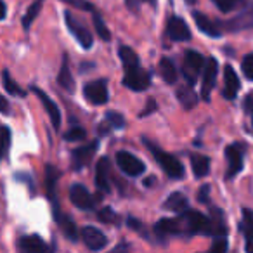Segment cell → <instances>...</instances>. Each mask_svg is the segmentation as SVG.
Listing matches in <instances>:
<instances>
[{
	"label": "cell",
	"mask_w": 253,
	"mask_h": 253,
	"mask_svg": "<svg viewBox=\"0 0 253 253\" xmlns=\"http://www.w3.org/2000/svg\"><path fill=\"white\" fill-rule=\"evenodd\" d=\"M118 56L122 59L123 71H125L122 84L134 92L148 90L151 87V73L146 68H142L137 52L128 45H120Z\"/></svg>",
	"instance_id": "obj_1"
},
{
	"label": "cell",
	"mask_w": 253,
	"mask_h": 253,
	"mask_svg": "<svg viewBox=\"0 0 253 253\" xmlns=\"http://www.w3.org/2000/svg\"><path fill=\"white\" fill-rule=\"evenodd\" d=\"M142 142H144V146L149 149V153L153 155V158H155L156 163L162 167V170L165 172V175L169 177V179H173V180L184 179L186 172H184V165H182L180 160H177L173 155H170V153H167L165 149H162L160 146H156L155 142L149 141L148 137H142Z\"/></svg>",
	"instance_id": "obj_2"
},
{
	"label": "cell",
	"mask_w": 253,
	"mask_h": 253,
	"mask_svg": "<svg viewBox=\"0 0 253 253\" xmlns=\"http://www.w3.org/2000/svg\"><path fill=\"white\" fill-rule=\"evenodd\" d=\"M184 217V222H186V229H187V238L194 234H201V236H211L215 238L217 236V229H215V224L211 220L210 215H203L198 210H186L184 213H180Z\"/></svg>",
	"instance_id": "obj_3"
},
{
	"label": "cell",
	"mask_w": 253,
	"mask_h": 253,
	"mask_svg": "<svg viewBox=\"0 0 253 253\" xmlns=\"http://www.w3.org/2000/svg\"><path fill=\"white\" fill-rule=\"evenodd\" d=\"M68 194H70V201L78 208V210H94V208L102 201V194L104 193L99 191L97 194H92L84 184L75 182V184H71Z\"/></svg>",
	"instance_id": "obj_4"
},
{
	"label": "cell",
	"mask_w": 253,
	"mask_h": 253,
	"mask_svg": "<svg viewBox=\"0 0 253 253\" xmlns=\"http://www.w3.org/2000/svg\"><path fill=\"white\" fill-rule=\"evenodd\" d=\"M64 23H66L68 32L75 37V40L80 43L82 49H85V50L92 49V45H94V37H92V33L88 32L87 26H85L73 12L64 11Z\"/></svg>",
	"instance_id": "obj_5"
},
{
	"label": "cell",
	"mask_w": 253,
	"mask_h": 253,
	"mask_svg": "<svg viewBox=\"0 0 253 253\" xmlns=\"http://www.w3.org/2000/svg\"><path fill=\"white\" fill-rule=\"evenodd\" d=\"M205 59L203 54L196 52V50H186L184 52V61H182V77L186 78V82L189 85H194L200 78L201 71L205 70Z\"/></svg>",
	"instance_id": "obj_6"
},
{
	"label": "cell",
	"mask_w": 253,
	"mask_h": 253,
	"mask_svg": "<svg viewBox=\"0 0 253 253\" xmlns=\"http://www.w3.org/2000/svg\"><path fill=\"white\" fill-rule=\"evenodd\" d=\"M61 179V172L56 169L54 165L47 163L45 165V177H43V184H45V194H47V200H49L50 207H52V215H54V220L59 217L63 211H61L59 207V200H57V182Z\"/></svg>",
	"instance_id": "obj_7"
},
{
	"label": "cell",
	"mask_w": 253,
	"mask_h": 253,
	"mask_svg": "<svg viewBox=\"0 0 253 253\" xmlns=\"http://www.w3.org/2000/svg\"><path fill=\"white\" fill-rule=\"evenodd\" d=\"M153 232H155L158 238H169V236H182L187 238V229H186V222L184 217H165L160 218L155 225H153Z\"/></svg>",
	"instance_id": "obj_8"
},
{
	"label": "cell",
	"mask_w": 253,
	"mask_h": 253,
	"mask_svg": "<svg viewBox=\"0 0 253 253\" xmlns=\"http://www.w3.org/2000/svg\"><path fill=\"white\" fill-rule=\"evenodd\" d=\"M245 146L241 142H234V144L225 146V160H227V172H225V179L231 180L238 175L243 170V156H245Z\"/></svg>",
	"instance_id": "obj_9"
},
{
	"label": "cell",
	"mask_w": 253,
	"mask_h": 253,
	"mask_svg": "<svg viewBox=\"0 0 253 253\" xmlns=\"http://www.w3.org/2000/svg\"><path fill=\"white\" fill-rule=\"evenodd\" d=\"M84 95L90 104L102 106L109 101L108 80L106 78H97V80L87 82L84 85Z\"/></svg>",
	"instance_id": "obj_10"
},
{
	"label": "cell",
	"mask_w": 253,
	"mask_h": 253,
	"mask_svg": "<svg viewBox=\"0 0 253 253\" xmlns=\"http://www.w3.org/2000/svg\"><path fill=\"white\" fill-rule=\"evenodd\" d=\"M116 165H118V169L128 177H139L146 172L144 162H141V160L135 155H132L130 151L116 153Z\"/></svg>",
	"instance_id": "obj_11"
},
{
	"label": "cell",
	"mask_w": 253,
	"mask_h": 253,
	"mask_svg": "<svg viewBox=\"0 0 253 253\" xmlns=\"http://www.w3.org/2000/svg\"><path fill=\"white\" fill-rule=\"evenodd\" d=\"M165 35L169 37V40H172V42H189L191 37H193L187 23L177 14H172L167 19Z\"/></svg>",
	"instance_id": "obj_12"
},
{
	"label": "cell",
	"mask_w": 253,
	"mask_h": 253,
	"mask_svg": "<svg viewBox=\"0 0 253 253\" xmlns=\"http://www.w3.org/2000/svg\"><path fill=\"white\" fill-rule=\"evenodd\" d=\"M97 149H99V141H92V142H88V144L80 146V148H75L73 151H71V170L82 172V170L92 162V158L95 156Z\"/></svg>",
	"instance_id": "obj_13"
},
{
	"label": "cell",
	"mask_w": 253,
	"mask_h": 253,
	"mask_svg": "<svg viewBox=\"0 0 253 253\" xmlns=\"http://www.w3.org/2000/svg\"><path fill=\"white\" fill-rule=\"evenodd\" d=\"M80 239L84 241V245L92 252H101L108 246L109 239L101 229L94 227V225H84L80 231Z\"/></svg>",
	"instance_id": "obj_14"
},
{
	"label": "cell",
	"mask_w": 253,
	"mask_h": 253,
	"mask_svg": "<svg viewBox=\"0 0 253 253\" xmlns=\"http://www.w3.org/2000/svg\"><path fill=\"white\" fill-rule=\"evenodd\" d=\"M217 75H218L217 59L215 57H208L203 70V80H201V97H203L205 102H210L211 90H213L215 84H217Z\"/></svg>",
	"instance_id": "obj_15"
},
{
	"label": "cell",
	"mask_w": 253,
	"mask_h": 253,
	"mask_svg": "<svg viewBox=\"0 0 253 253\" xmlns=\"http://www.w3.org/2000/svg\"><path fill=\"white\" fill-rule=\"evenodd\" d=\"M32 92L37 95V97H39V101L42 102L43 109H45L47 116H49L50 123H52V128H54V130H59V126H61V109H59V106L56 104V101H52V99H50L43 90H40L37 85H32Z\"/></svg>",
	"instance_id": "obj_16"
},
{
	"label": "cell",
	"mask_w": 253,
	"mask_h": 253,
	"mask_svg": "<svg viewBox=\"0 0 253 253\" xmlns=\"http://www.w3.org/2000/svg\"><path fill=\"white\" fill-rule=\"evenodd\" d=\"M239 88H241V82H239L238 73L234 71V68L231 64H225L224 66V88H222V95L227 101H234L239 94Z\"/></svg>",
	"instance_id": "obj_17"
},
{
	"label": "cell",
	"mask_w": 253,
	"mask_h": 253,
	"mask_svg": "<svg viewBox=\"0 0 253 253\" xmlns=\"http://www.w3.org/2000/svg\"><path fill=\"white\" fill-rule=\"evenodd\" d=\"M16 248L23 253H45L50 250V246L39 234H30V236H21L16 241Z\"/></svg>",
	"instance_id": "obj_18"
},
{
	"label": "cell",
	"mask_w": 253,
	"mask_h": 253,
	"mask_svg": "<svg viewBox=\"0 0 253 253\" xmlns=\"http://www.w3.org/2000/svg\"><path fill=\"white\" fill-rule=\"evenodd\" d=\"M193 18H194V23H196L198 30H200L203 35L210 37V39H220L222 37V26H218L215 21H211L207 14H203V12H200V11H194Z\"/></svg>",
	"instance_id": "obj_19"
},
{
	"label": "cell",
	"mask_w": 253,
	"mask_h": 253,
	"mask_svg": "<svg viewBox=\"0 0 253 253\" xmlns=\"http://www.w3.org/2000/svg\"><path fill=\"white\" fill-rule=\"evenodd\" d=\"M95 187L97 191H102L104 194L111 193V184H109V158L102 156L97 160L95 165Z\"/></svg>",
	"instance_id": "obj_20"
},
{
	"label": "cell",
	"mask_w": 253,
	"mask_h": 253,
	"mask_svg": "<svg viewBox=\"0 0 253 253\" xmlns=\"http://www.w3.org/2000/svg\"><path fill=\"white\" fill-rule=\"evenodd\" d=\"M224 28H227L229 32H243V30H253V2L250 7H246L241 14H238L236 18L229 19L224 23Z\"/></svg>",
	"instance_id": "obj_21"
},
{
	"label": "cell",
	"mask_w": 253,
	"mask_h": 253,
	"mask_svg": "<svg viewBox=\"0 0 253 253\" xmlns=\"http://www.w3.org/2000/svg\"><path fill=\"white\" fill-rule=\"evenodd\" d=\"M163 208L170 211H175L177 215H180L186 210H189V200H187V196L184 193L175 191V193H172L167 198V201L163 203Z\"/></svg>",
	"instance_id": "obj_22"
},
{
	"label": "cell",
	"mask_w": 253,
	"mask_h": 253,
	"mask_svg": "<svg viewBox=\"0 0 253 253\" xmlns=\"http://www.w3.org/2000/svg\"><path fill=\"white\" fill-rule=\"evenodd\" d=\"M56 222H57V225H59L63 236L68 239V241H71V243H77L78 241V238H80V232H78L77 224H75V220L70 217V215L61 213L59 217L56 218Z\"/></svg>",
	"instance_id": "obj_23"
},
{
	"label": "cell",
	"mask_w": 253,
	"mask_h": 253,
	"mask_svg": "<svg viewBox=\"0 0 253 253\" xmlns=\"http://www.w3.org/2000/svg\"><path fill=\"white\" fill-rule=\"evenodd\" d=\"M191 160V169H193V175L196 179H203L210 173V167H211V160L205 155H200V153H194V155L189 156Z\"/></svg>",
	"instance_id": "obj_24"
},
{
	"label": "cell",
	"mask_w": 253,
	"mask_h": 253,
	"mask_svg": "<svg viewBox=\"0 0 253 253\" xmlns=\"http://www.w3.org/2000/svg\"><path fill=\"white\" fill-rule=\"evenodd\" d=\"M158 73H160V77L163 78V82H167L169 85L177 84V80H179V71H177V66L173 64L172 59H169V57H162V59H160Z\"/></svg>",
	"instance_id": "obj_25"
},
{
	"label": "cell",
	"mask_w": 253,
	"mask_h": 253,
	"mask_svg": "<svg viewBox=\"0 0 253 253\" xmlns=\"http://www.w3.org/2000/svg\"><path fill=\"white\" fill-rule=\"evenodd\" d=\"M57 84H59V87H63L64 90L75 92V80H73V75H71V70H70V59H68L66 54L63 56L61 70H59V73H57Z\"/></svg>",
	"instance_id": "obj_26"
},
{
	"label": "cell",
	"mask_w": 253,
	"mask_h": 253,
	"mask_svg": "<svg viewBox=\"0 0 253 253\" xmlns=\"http://www.w3.org/2000/svg\"><path fill=\"white\" fill-rule=\"evenodd\" d=\"M175 95L184 109H193L194 106L198 104V95H196V92H194L193 85H189V84L177 88Z\"/></svg>",
	"instance_id": "obj_27"
},
{
	"label": "cell",
	"mask_w": 253,
	"mask_h": 253,
	"mask_svg": "<svg viewBox=\"0 0 253 253\" xmlns=\"http://www.w3.org/2000/svg\"><path fill=\"white\" fill-rule=\"evenodd\" d=\"M243 217L239 222V232L245 236L246 243L253 241V210L250 208H243Z\"/></svg>",
	"instance_id": "obj_28"
},
{
	"label": "cell",
	"mask_w": 253,
	"mask_h": 253,
	"mask_svg": "<svg viewBox=\"0 0 253 253\" xmlns=\"http://www.w3.org/2000/svg\"><path fill=\"white\" fill-rule=\"evenodd\" d=\"M2 85H4L5 92H9L11 95H18V97H26V94H28V92H26L25 88H23L21 85L18 84V82L12 80L11 73H9L7 68H5V70L2 71Z\"/></svg>",
	"instance_id": "obj_29"
},
{
	"label": "cell",
	"mask_w": 253,
	"mask_h": 253,
	"mask_svg": "<svg viewBox=\"0 0 253 253\" xmlns=\"http://www.w3.org/2000/svg\"><path fill=\"white\" fill-rule=\"evenodd\" d=\"M90 14H92V23H94V26H95V32H97V37L102 42H109V40H111V32H109L108 26L102 21L101 12H99L97 9H94V11H90Z\"/></svg>",
	"instance_id": "obj_30"
},
{
	"label": "cell",
	"mask_w": 253,
	"mask_h": 253,
	"mask_svg": "<svg viewBox=\"0 0 253 253\" xmlns=\"http://www.w3.org/2000/svg\"><path fill=\"white\" fill-rule=\"evenodd\" d=\"M42 2L43 0H35V2L28 7V11L25 12V18H23V30H25V32H28V30L32 28L33 21L39 18L40 9H42Z\"/></svg>",
	"instance_id": "obj_31"
},
{
	"label": "cell",
	"mask_w": 253,
	"mask_h": 253,
	"mask_svg": "<svg viewBox=\"0 0 253 253\" xmlns=\"http://www.w3.org/2000/svg\"><path fill=\"white\" fill-rule=\"evenodd\" d=\"M97 220L102 222V224H109V225L122 224V217H120L111 207H104V208H101V210H97Z\"/></svg>",
	"instance_id": "obj_32"
},
{
	"label": "cell",
	"mask_w": 253,
	"mask_h": 253,
	"mask_svg": "<svg viewBox=\"0 0 253 253\" xmlns=\"http://www.w3.org/2000/svg\"><path fill=\"white\" fill-rule=\"evenodd\" d=\"M125 225L128 229H132V231H135L139 234L141 232L142 234V238L146 239V241H151L153 243V239H151V236L146 232V229H144V222L142 220H139V218H135V217H132V215H128V217L125 218Z\"/></svg>",
	"instance_id": "obj_33"
},
{
	"label": "cell",
	"mask_w": 253,
	"mask_h": 253,
	"mask_svg": "<svg viewBox=\"0 0 253 253\" xmlns=\"http://www.w3.org/2000/svg\"><path fill=\"white\" fill-rule=\"evenodd\" d=\"M63 137H64V141H68V142H80L87 137V132H85V128H82V126H73V128H70Z\"/></svg>",
	"instance_id": "obj_34"
},
{
	"label": "cell",
	"mask_w": 253,
	"mask_h": 253,
	"mask_svg": "<svg viewBox=\"0 0 253 253\" xmlns=\"http://www.w3.org/2000/svg\"><path fill=\"white\" fill-rule=\"evenodd\" d=\"M211 2H213L215 7L220 12H231V11H234L238 5H241L245 0H211Z\"/></svg>",
	"instance_id": "obj_35"
},
{
	"label": "cell",
	"mask_w": 253,
	"mask_h": 253,
	"mask_svg": "<svg viewBox=\"0 0 253 253\" xmlns=\"http://www.w3.org/2000/svg\"><path fill=\"white\" fill-rule=\"evenodd\" d=\"M106 120H108L109 123H111V126L115 128V130H118V128H123L125 126V116L122 115V113H118V111H108L106 113V116H104Z\"/></svg>",
	"instance_id": "obj_36"
},
{
	"label": "cell",
	"mask_w": 253,
	"mask_h": 253,
	"mask_svg": "<svg viewBox=\"0 0 253 253\" xmlns=\"http://www.w3.org/2000/svg\"><path fill=\"white\" fill-rule=\"evenodd\" d=\"M241 71L245 75V78H248L250 82H253V52L246 54L241 61Z\"/></svg>",
	"instance_id": "obj_37"
},
{
	"label": "cell",
	"mask_w": 253,
	"mask_h": 253,
	"mask_svg": "<svg viewBox=\"0 0 253 253\" xmlns=\"http://www.w3.org/2000/svg\"><path fill=\"white\" fill-rule=\"evenodd\" d=\"M9 148H11V128L4 125L2 126V156L4 160L9 158Z\"/></svg>",
	"instance_id": "obj_38"
},
{
	"label": "cell",
	"mask_w": 253,
	"mask_h": 253,
	"mask_svg": "<svg viewBox=\"0 0 253 253\" xmlns=\"http://www.w3.org/2000/svg\"><path fill=\"white\" fill-rule=\"evenodd\" d=\"M229 250V243L225 239V236H215L213 243L210 246V252L211 253H224Z\"/></svg>",
	"instance_id": "obj_39"
},
{
	"label": "cell",
	"mask_w": 253,
	"mask_h": 253,
	"mask_svg": "<svg viewBox=\"0 0 253 253\" xmlns=\"http://www.w3.org/2000/svg\"><path fill=\"white\" fill-rule=\"evenodd\" d=\"M144 2L149 5H153V7H156V0H125L126 7L130 9L134 14H137L139 9H141V4H144Z\"/></svg>",
	"instance_id": "obj_40"
},
{
	"label": "cell",
	"mask_w": 253,
	"mask_h": 253,
	"mask_svg": "<svg viewBox=\"0 0 253 253\" xmlns=\"http://www.w3.org/2000/svg\"><path fill=\"white\" fill-rule=\"evenodd\" d=\"M66 2L70 5H73V7H78V9H82V11H87V12H90L95 9L94 4L88 2V0H66Z\"/></svg>",
	"instance_id": "obj_41"
},
{
	"label": "cell",
	"mask_w": 253,
	"mask_h": 253,
	"mask_svg": "<svg viewBox=\"0 0 253 253\" xmlns=\"http://www.w3.org/2000/svg\"><path fill=\"white\" fill-rule=\"evenodd\" d=\"M156 109H158V104H156V101L151 97V99H148V102H146V108L142 109V111L139 113L137 116H139V118H146L148 115H153V113H155Z\"/></svg>",
	"instance_id": "obj_42"
},
{
	"label": "cell",
	"mask_w": 253,
	"mask_h": 253,
	"mask_svg": "<svg viewBox=\"0 0 253 253\" xmlns=\"http://www.w3.org/2000/svg\"><path fill=\"white\" fill-rule=\"evenodd\" d=\"M198 201L203 205H208L210 203V186L208 184H203L198 191Z\"/></svg>",
	"instance_id": "obj_43"
},
{
	"label": "cell",
	"mask_w": 253,
	"mask_h": 253,
	"mask_svg": "<svg viewBox=\"0 0 253 253\" xmlns=\"http://www.w3.org/2000/svg\"><path fill=\"white\" fill-rule=\"evenodd\" d=\"M14 179H16V180H23V182H26V184L30 186V189H32V193H33V179H32L30 175H26V173H16Z\"/></svg>",
	"instance_id": "obj_44"
},
{
	"label": "cell",
	"mask_w": 253,
	"mask_h": 253,
	"mask_svg": "<svg viewBox=\"0 0 253 253\" xmlns=\"http://www.w3.org/2000/svg\"><path fill=\"white\" fill-rule=\"evenodd\" d=\"M245 109L252 113V126H253V95H248L245 99Z\"/></svg>",
	"instance_id": "obj_45"
},
{
	"label": "cell",
	"mask_w": 253,
	"mask_h": 253,
	"mask_svg": "<svg viewBox=\"0 0 253 253\" xmlns=\"http://www.w3.org/2000/svg\"><path fill=\"white\" fill-rule=\"evenodd\" d=\"M0 106H2V115L9 113V101L5 97H0Z\"/></svg>",
	"instance_id": "obj_46"
},
{
	"label": "cell",
	"mask_w": 253,
	"mask_h": 253,
	"mask_svg": "<svg viewBox=\"0 0 253 253\" xmlns=\"http://www.w3.org/2000/svg\"><path fill=\"white\" fill-rule=\"evenodd\" d=\"M155 182H156L155 177H149V179H146V180H144V186H146V187H151V186H155Z\"/></svg>",
	"instance_id": "obj_47"
},
{
	"label": "cell",
	"mask_w": 253,
	"mask_h": 253,
	"mask_svg": "<svg viewBox=\"0 0 253 253\" xmlns=\"http://www.w3.org/2000/svg\"><path fill=\"white\" fill-rule=\"evenodd\" d=\"M5 16H7V4L2 0V19H5Z\"/></svg>",
	"instance_id": "obj_48"
},
{
	"label": "cell",
	"mask_w": 253,
	"mask_h": 253,
	"mask_svg": "<svg viewBox=\"0 0 253 253\" xmlns=\"http://www.w3.org/2000/svg\"><path fill=\"white\" fill-rule=\"evenodd\" d=\"M128 248H130V246H128V245H125V243H123V245L115 246V248H113V250H115V252H118V250H128Z\"/></svg>",
	"instance_id": "obj_49"
},
{
	"label": "cell",
	"mask_w": 253,
	"mask_h": 253,
	"mask_svg": "<svg viewBox=\"0 0 253 253\" xmlns=\"http://www.w3.org/2000/svg\"><path fill=\"white\" fill-rule=\"evenodd\" d=\"M245 250H246V252H250V253H253V241H252V243H246V245H245Z\"/></svg>",
	"instance_id": "obj_50"
},
{
	"label": "cell",
	"mask_w": 253,
	"mask_h": 253,
	"mask_svg": "<svg viewBox=\"0 0 253 253\" xmlns=\"http://www.w3.org/2000/svg\"><path fill=\"white\" fill-rule=\"evenodd\" d=\"M187 4H196V0H186Z\"/></svg>",
	"instance_id": "obj_51"
}]
</instances>
